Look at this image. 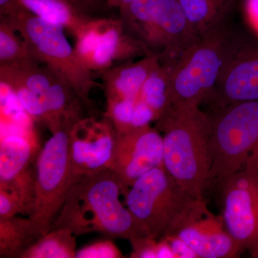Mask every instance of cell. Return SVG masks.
Instances as JSON below:
<instances>
[{"mask_svg":"<svg viewBox=\"0 0 258 258\" xmlns=\"http://www.w3.org/2000/svg\"><path fill=\"white\" fill-rule=\"evenodd\" d=\"M139 98L152 108L157 117L156 120L171 106L170 78L169 73L160 62L148 76Z\"/></svg>","mask_w":258,"mask_h":258,"instance_id":"20","label":"cell"},{"mask_svg":"<svg viewBox=\"0 0 258 258\" xmlns=\"http://www.w3.org/2000/svg\"><path fill=\"white\" fill-rule=\"evenodd\" d=\"M251 255L252 257L258 258V247L251 253Z\"/></svg>","mask_w":258,"mask_h":258,"instance_id":"33","label":"cell"},{"mask_svg":"<svg viewBox=\"0 0 258 258\" xmlns=\"http://www.w3.org/2000/svg\"><path fill=\"white\" fill-rule=\"evenodd\" d=\"M210 118L211 169L207 189H220L258 149V101L215 110Z\"/></svg>","mask_w":258,"mask_h":258,"instance_id":"6","label":"cell"},{"mask_svg":"<svg viewBox=\"0 0 258 258\" xmlns=\"http://www.w3.org/2000/svg\"><path fill=\"white\" fill-rule=\"evenodd\" d=\"M101 1L104 2L108 6L115 7V8L121 9V8L131 4L134 0H101Z\"/></svg>","mask_w":258,"mask_h":258,"instance_id":"32","label":"cell"},{"mask_svg":"<svg viewBox=\"0 0 258 258\" xmlns=\"http://www.w3.org/2000/svg\"><path fill=\"white\" fill-rule=\"evenodd\" d=\"M120 11L123 28L150 52L160 55L166 69L200 38L178 0H134Z\"/></svg>","mask_w":258,"mask_h":258,"instance_id":"4","label":"cell"},{"mask_svg":"<svg viewBox=\"0 0 258 258\" xmlns=\"http://www.w3.org/2000/svg\"><path fill=\"white\" fill-rule=\"evenodd\" d=\"M74 124L52 133L37 157L35 205L29 218L37 239L50 230L68 194L78 181L70 157V132Z\"/></svg>","mask_w":258,"mask_h":258,"instance_id":"8","label":"cell"},{"mask_svg":"<svg viewBox=\"0 0 258 258\" xmlns=\"http://www.w3.org/2000/svg\"><path fill=\"white\" fill-rule=\"evenodd\" d=\"M76 236L69 229H52L31 244L21 258H74Z\"/></svg>","mask_w":258,"mask_h":258,"instance_id":"19","label":"cell"},{"mask_svg":"<svg viewBox=\"0 0 258 258\" xmlns=\"http://www.w3.org/2000/svg\"><path fill=\"white\" fill-rule=\"evenodd\" d=\"M4 18L20 33L32 58L45 64L59 81L76 93L88 111H93L94 106L90 94L96 83L92 71L71 46L64 28L23 8Z\"/></svg>","mask_w":258,"mask_h":258,"instance_id":"3","label":"cell"},{"mask_svg":"<svg viewBox=\"0 0 258 258\" xmlns=\"http://www.w3.org/2000/svg\"><path fill=\"white\" fill-rule=\"evenodd\" d=\"M163 137L150 125L117 132L109 170L125 189L154 168L164 166Z\"/></svg>","mask_w":258,"mask_h":258,"instance_id":"11","label":"cell"},{"mask_svg":"<svg viewBox=\"0 0 258 258\" xmlns=\"http://www.w3.org/2000/svg\"><path fill=\"white\" fill-rule=\"evenodd\" d=\"M37 240L33 224L29 217L0 219V257H22Z\"/></svg>","mask_w":258,"mask_h":258,"instance_id":"18","label":"cell"},{"mask_svg":"<svg viewBox=\"0 0 258 258\" xmlns=\"http://www.w3.org/2000/svg\"><path fill=\"white\" fill-rule=\"evenodd\" d=\"M116 131L104 115L82 118L70 132V157L76 179L109 169Z\"/></svg>","mask_w":258,"mask_h":258,"instance_id":"13","label":"cell"},{"mask_svg":"<svg viewBox=\"0 0 258 258\" xmlns=\"http://www.w3.org/2000/svg\"><path fill=\"white\" fill-rule=\"evenodd\" d=\"M169 234L179 236L199 258L237 257L242 251L226 230L222 216L210 212L204 198L194 200Z\"/></svg>","mask_w":258,"mask_h":258,"instance_id":"12","label":"cell"},{"mask_svg":"<svg viewBox=\"0 0 258 258\" xmlns=\"http://www.w3.org/2000/svg\"><path fill=\"white\" fill-rule=\"evenodd\" d=\"M156 119L157 117L152 108L143 100L138 98L136 102L133 117H132V128L147 126L151 122Z\"/></svg>","mask_w":258,"mask_h":258,"instance_id":"26","label":"cell"},{"mask_svg":"<svg viewBox=\"0 0 258 258\" xmlns=\"http://www.w3.org/2000/svg\"><path fill=\"white\" fill-rule=\"evenodd\" d=\"M37 146L33 128L1 121L0 182L13 179L30 167Z\"/></svg>","mask_w":258,"mask_h":258,"instance_id":"14","label":"cell"},{"mask_svg":"<svg viewBox=\"0 0 258 258\" xmlns=\"http://www.w3.org/2000/svg\"><path fill=\"white\" fill-rule=\"evenodd\" d=\"M76 9L89 15L101 8V0H62Z\"/></svg>","mask_w":258,"mask_h":258,"instance_id":"28","label":"cell"},{"mask_svg":"<svg viewBox=\"0 0 258 258\" xmlns=\"http://www.w3.org/2000/svg\"><path fill=\"white\" fill-rule=\"evenodd\" d=\"M132 258H157V241L147 236H139L130 241Z\"/></svg>","mask_w":258,"mask_h":258,"instance_id":"25","label":"cell"},{"mask_svg":"<svg viewBox=\"0 0 258 258\" xmlns=\"http://www.w3.org/2000/svg\"><path fill=\"white\" fill-rule=\"evenodd\" d=\"M76 258H120L123 254L111 240L88 244L76 252Z\"/></svg>","mask_w":258,"mask_h":258,"instance_id":"24","label":"cell"},{"mask_svg":"<svg viewBox=\"0 0 258 258\" xmlns=\"http://www.w3.org/2000/svg\"><path fill=\"white\" fill-rule=\"evenodd\" d=\"M16 30L9 20L1 17L0 23V64H10L34 60L24 43L15 35Z\"/></svg>","mask_w":258,"mask_h":258,"instance_id":"21","label":"cell"},{"mask_svg":"<svg viewBox=\"0 0 258 258\" xmlns=\"http://www.w3.org/2000/svg\"><path fill=\"white\" fill-rule=\"evenodd\" d=\"M161 237H164L170 244L176 258H199L197 252L177 235L169 234Z\"/></svg>","mask_w":258,"mask_h":258,"instance_id":"27","label":"cell"},{"mask_svg":"<svg viewBox=\"0 0 258 258\" xmlns=\"http://www.w3.org/2000/svg\"><path fill=\"white\" fill-rule=\"evenodd\" d=\"M125 192L109 169L82 176L70 190L50 230L69 229L76 236L98 232L129 241L144 236L120 201Z\"/></svg>","mask_w":258,"mask_h":258,"instance_id":"1","label":"cell"},{"mask_svg":"<svg viewBox=\"0 0 258 258\" xmlns=\"http://www.w3.org/2000/svg\"><path fill=\"white\" fill-rule=\"evenodd\" d=\"M258 101V39L235 33L230 55L208 98L213 111Z\"/></svg>","mask_w":258,"mask_h":258,"instance_id":"10","label":"cell"},{"mask_svg":"<svg viewBox=\"0 0 258 258\" xmlns=\"http://www.w3.org/2000/svg\"><path fill=\"white\" fill-rule=\"evenodd\" d=\"M157 258H176L170 244L164 237H161L157 243Z\"/></svg>","mask_w":258,"mask_h":258,"instance_id":"31","label":"cell"},{"mask_svg":"<svg viewBox=\"0 0 258 258\" xmlns=\"http://www.w3.org/2000/svg\"><path fill=\"white\" fill-rule=\"evenodd\" d=\"M22 7L35 16L67 29L75 37L93 18L62 0H18Z\"/></svg>","mask_w":258,"mask_h":258,"instance_id":"17","label":"cell"},{"mask_svg":"<svg viewBox=\"0 0 258 258\" xmlns=\"http://www.w3.org/2000/svg\"><path fill=\"white\" fill-rule=\"evenodd\" d=\"M137 99L115 98L107 100L105 115L111 120L117 132H125L132 128V117Z\"/></svg>","mask_w":258,"mask_h":258,"instance_id":"22","label":"cell"},{"mask_svg":"<svg viewBox=\"0 0 258 258\" xmlns=\"http://www.w3.org/2000/svg\"><path fill=\"white\" fill-rule=\"evenodd\" d=\"M159 62L160 55L150 53L137 62L101 71L107 100L137 99L148 76Z\"/></svg>","mask_w":258,"mask_h":258,"instance_id":"15","label":"cell"},{"mask_svg":"<svg viewBox=\"0 0 258 258\" xmlns=\"http://www.w3.org/2000/svg\"><path fill=\"white\" fill-rule=\"evenodd\" d=\"M9 85L18 95L25 111L32 117V119L42 124H46V111L42 98L21 85Z\"/></svg>","mask_w":258,"mask_h":258,"instance_id":"23","label":"cell"},{"mask_svg":"<svg viewBox=\"0 0 258 258\" xmlns=\"http://www.w3.org/2000/svg\"><path fill=\"white\" fill-rule=\"evenodd\" d=\"M156 121L164 169L194 198H204L211 169L210 116L200 106L171 105Z\"/></svg>","mask_w":258,"mask_h":258,"instance_id":"2","label":"cell"},{"mask_svg":"<svg viewBox=\"0 0 258 258\" xmlns=\"http://www.w3.org/2000/svg\"><path fill=\"white\" fill-rule=\"evenodd\" d=\"M23 7L18 0H0V13L1 17H8L16 13Z\"/></svg>","mask_w":258,"mask_h":258,"instance_id":"30","label":"cell"},{"mask_svg":"<svg viewBox=\"0 0 258 258\" xmlns=\"http://www.w3.org/2000/svg\"><path fill=\"white\" fill-rule=\"evenodd\" d=\"M226 230L242 250L258 247V149L220 189Z\"/></svg>","mask_w":258,"mask_h":258,"instance_id":"9","label":"cell"},{"mask_svg":"<svg viewBox=\"0 0 258 258\" xmlns=\"http://www.w3.org/2000/svg\"><path fill=\"white\" fill-rule=\"evenodd\" d=\"M125 205L142 235L157 240L169 233L194 198L164 166L139 177L125 194Z\"/></svg>","mask_w":258,"mask_h":258,"instance_id":"7","label":"cell"},{"mask_svg":"<svg viewBox=\"0 0 258 258\" xmlns=\"http://www.w3.org/2000/svg\"><path fill=\"white\" fill-rule=\"evenodd\" d=\"M193 31L199 37L228 26L237 0H178Z\"/></svg>","mask_w":258,"mask_h":258,"instance_id":"16","label":"cell"},{"mask_svg":"<svg viewBox=\"0 0 258 258\" xmlns=\"http://www.w3.org/2000/svg\"><path fill=\"white\" fill-rule=\"evenodd\" d=\"M244 7L249 23L258 32V0H246Z\"/></svg>","mask_w":258,"mask_h":258,"instance_id":"29","label":"cell"},{"mask_svg":"<svg viewBox=\"0 0 258 258\" xmlns=\"http://www.w3.org/2000/svg\"><path fill=\"white\" fill-rule=\"evenodd\" d=\"M235 33L228 26L200 37L169 70L173 106L208 101L230 55Z\"/></svg>","mask_w":258,"mask_h":258,"instance_id":"5","label":"cell"}]
</instances>
